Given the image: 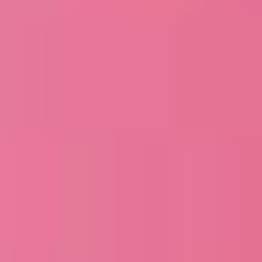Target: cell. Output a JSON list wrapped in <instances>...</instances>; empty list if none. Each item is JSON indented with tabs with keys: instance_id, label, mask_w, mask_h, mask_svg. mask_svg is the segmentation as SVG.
<instances>
[{
	"instance_id": "2",
	"label": "cell",
	"mask_w": 262,
	"mask_h": 262,
	"mask_svg": "<svg viewBox=\"0 0 262 262\" xmlns=\"http://www.w3.org/2000/svg\"><path fill=\"white\" fill-rule=\"evenodd\" d=\"M102 15H146V0H102Z\"/></svg>"
},
{
	"instance_id": "1",
	"label": "cell",
	"mask_w": 262,
	"mask_h": 262,
	"mask_svg": "<svg viewBox=\"0 0 262 262\" xmlns=\"http://www.w3.org/2000/svg\"><path fill=\"white\" fill-rule=\"evenodd\" d=\"M58 219V189H44V146H15L0 131V233H44Z\"/></svg>"
}]
</instances>
